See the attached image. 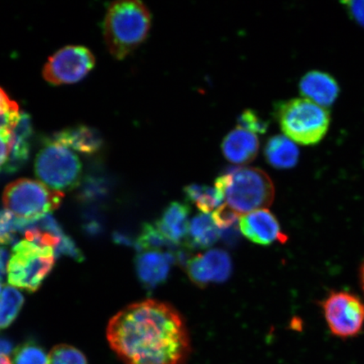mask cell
Returning <instances> with one entry per match:
<instances>
[{
    "mask_svg": "<svg viewBox=\"0 0 364 364\" xmlns=\"http://www.w3.org/2000/svg\"><path fill=\"white\" fill-rule=\"evenodd\" d=\"M13 144L12 132H0V171L6 169Z\"/></svg>",
    "mask_w": 364,
    "mask_h": 364,
    "instance_id": "cell-28",
    "label": "cell"
},
{
    "mask_svg": "<svg viewBox=\"0 0 364 364\" xmlns=\"http://www.w3.org/2000/svg\"><path fill=\"white\" fill-rule=\"evenodd\" d=\"M325 318L332 334L351 338L361 331L364 322V304L348 292H334L323 303Z\"/></svg>",
    "mask_w": 364,
    "mask_h": 364,
    "instance_id": "cell-9",
    "label": "cell"
},
{
    "mask_svg": "<svg viewBox=\"0 0 364 364\" xmlns=\"http://www.w3.org/2000/svg\"><path fill=\"white\" fill-rule=\"evenodd\" d=\"M170 245L172 244L159 231L156 224L145 225L136 243L140 252L162 250L164 247H169Z\"/></svg>",
    "mask_w": 364,
    "mask_h": 364,
    "instance_id": "cell-23",
    "label": "cell"
},
{
    "mask_svg": "<svg viewBox=\"0 0 364 364\" xmlns=\"http://www.w3.org/2000/svg\"><path fill=\"white\" fill-rule=\"evenodd\" d=\"M21 114L18 104L0 87V132H12L15 129Z\"/></svg>",
    "mask_w": 364,
    "mask_h": 364,
    "instance_id": "cell-22",
    "label": "cell"
},
{
    "mask_svg": "<svg viewBox=\"0 0 364 364\" xmlns=\"http://www.w3.org/2000/svg\"><path fill=\"white\" fill-rule=\"evenodd\" d=\"M240 229L255 244L269 245L276 241L284 243L287 236L282 233L279 221L267 209H262L241 216Z\"/></svg>",
    "mask_w": 364,
    "mask_h": 364,
    "instance_id": "cell-11",
    "label": "cell"
},
{
    "mask_svg": "<svg viewBox=\"0 0 364 364\" xmlns=\"http://www.w3.org/2000/svg\"><path fill=\"white\" fill-rule=\"evenodd\" d=\"M361 283L364 290V262L361 269Z\"/></svg>",
    "mask_w": 364,
    "mask_h": 364,
    "instance_id": "cell-34",
    "label": "cell"
},
{
    "mask_svg": "<svg viewBox=\"0 0 364 364\" xmlns=\"http://www.w3.org/2000/svg\"><path fill=\"white\" fill-rule=\"evenodd\" d=\"M33 133V129L29 115L21 112L20 120L15 129L12 131V149L10 159H9L4 171H16L28 159Z\"/></svg>",
    "mask_w": 364,
    "mask_h": 364,
    "instance_id": "cell-17",
    "label": "cell"
},
{
    "mask_svg": "<svg viewBox=\"0 0 364 364\" xmlns=\"http://www.w3.org/2000/svg\"><path fill=\"white\" fill-rule=\"evenodd\" d=\"M215 186L224 196L226 206L237 215L267 209L274 200L270 177L257 168H236L218 177Z\"/></svg>",
    "mask_w": 364,
    "mask_h": 364,
    "instance_id": "cell-3",
    "label": "cell"
},
{
    "mask_svg": "<svg viewBox=\"0 0 364 364\" xmlns=\"http://www.w3.org/2000/svg\"><path fill=\"white\" fill-rule=\"evenodd\" d=\"M13 351V345L7 339L0 338V356H8Z\"/></svg>",
    "mask_w": 364,
    "mask_h": 364,
    "instance_id": "cell-32",
    "label": "cell"
},
{
    "mask_svg": "<svg viewBox=\"0 0 364 364\" xmlns=\"http://www.w3.org/2000/svg\"><path fill=\"white\" fill-rule=\"evenodd\" d=\"M240 127L247 129L255 134L265 133L267 129V124L259 117L252 111H245L239 118Z\"/></svg>",
    "mask_w": 364,
    "mask_h": 364,
    "instance_id": "cell-27",
    "label": "cell"
},
{
    "mask_svg": "<svg viewBox=\"0 0 364 364\" xmlns=\"http://www.w3.org/2000/svg\"><path fill=\"white\" fill-rule=\"evenodd\" d=\"M17 218L11 212L0 211V245L10 244L16 229Z\"/></svg>",
    "mask_w": 364,
    "mask_h": 364,
    "instance_id": "cell-26",
    "label": "cell"
},
{
    "mask_svg": "<svg viewBox=\"0 0 364 364\" xmlns=\"http://www.w3.org/2000/svg\"><path fill=\"white\" fill-rule=\"evenodd\" d=\"M9 261H10V257H9L7 250L0 247V280H2L4 275H6Z\"/></svg>",
    "mask_w": 364,
    "mask_h": 364,
    "instance_id": "cell-31",
    "label": "cell"
},
{
    "mask_svg": "<svg viewBox=\"0 0 364 364\" xmlns=\"http://www.w3.org/2000/svg\"><path fill=\"white\" fill-rule=\"evenodd\" d=\"M24 297L16 288L6 286L0 297V330L6 329L16 320L21 311Z\"/></svg>",
    "mask_w": 364,
    "mask_h": 364,
    "instance_id": "cell-21",
    "label": "cell"
},
{
    "mask_svg": "<svg viewBox=\"0 0 364 364\" xmlns=\"http://www.w3.org/2000/svg\"><path fill=\"white\" fill-rule=\"evenodd\" d=\"M265 156L268 163L277 169H290L297 164L299 151L288 136L277 135L268 140Z\"/></svg>",
    "mask_w": 364,
    "mask_h": 364,
    "instance_id": "cell-18",
    "label": "cell"
},
{
    "mask_svg": "<svg viewBox=\"0 0 364 364\" xmlns=\"http://www.w3.org/2000/svg\"><path fill=\"white\" fill-rule=\"evenodd\" d=\"M349 10L359 24L364 26V1L349 2Z\"/></svg>",
    "mask_w": 364,
    "mask_h": 364,
    "instance_id": "cell-30",
    "label": "cell"
},
{
    "mask_svg": "<svg viewBox=\"0 0 364 364\" xmlns=\"http://www.w3.org/2000/svg\"><path fill=\"white\" fill-rule=\"evenodd\" d=\"M2 285L1 284H0V297H1V294H2Z\"/></svg>",
    "mask_w": 364,
    "mask_h": 364,
    "instance_id": "cell-35",
    "label": "cell"
},
{
    "mask_svg": "<svg viewBox=\"0 0 364 364\" xmlns=\"http://www.w3.org/2000/svg\"><path fill=\"white\" fill-rule=\"evenodd\" d=\"M185 193L189 201L195 203L196 207L206 215L216 211L225 203L224 196L216 186L212 188L205 186L191 185L185 189Z\"/></svg>",
    "mask_w": 364,
    "mask_h": 364,
    "instance_id": "cell-20",
    "label": "cell"
},
{
    "mask_svg": "<svg viewBox=\"0 0 364 364\" xmlns=\"http://www.w3.org/2000/svg\"><path fill=\"white\" fill-rule=\"evenodd\" d=\"M57 255H65L75 259L76 261L81 262L83 260V255H82L80 249L76 247L75 243L70 237L63 236L60 244L56 248Z\"/></svg>",
    "mask_w": 364,
    "mask_h": 364,
    "instance_id": "cell-29",
    "label": "cell"
},
{
    "mask_svg": "<svg viewBox=\"0 0 364 364\" xmlns=\"http://www.w3.org/2000/svg\"><path fill=\"white\" fill-rule=\"evenodd\" d=\"M48 364H88L83 353L73 346L60 344L48 354Z\"/></svg>",
    "mask_w": 364,
    "mask_h": 364,
    "instance_id": "cell-25",
    "label": "cell"
},
{
    "mask_svg": "<svg viewBox=\"0 0 364 364\" xmlns=\"http://www.w3.org/2000/svg\"><path fill=\"white\" fill-rule=\"evenodd\" d=\"M220 229L212 215L201 213L190 222L188 241L194 247L206 249L220 238Z\"/></svg>",
    "mask_w": 364,
    "mask_h": 364,
    "instance_id": "cell-19",
    "label": "cell"
},
{
    "mask_svg": "<svg viewBox=\"0 0 364 364\" xmlns=\"http://www.w3.org/2000/svg\"><path fill=\"white\" fill-rule=\"evenodd\" d=\"M35 174L49 188L63 193L80 184L82 164L73 150L53 141L36 156Z\"/></svg>",
    "mask_w": 364,
    "mask_h": 364,
    "instance_id": "cell-7",
    "label": "cell"
},
{
    "mask_svg": "<svg viewBox=\"0 0 364 364\" xmlns=\"http://www.w3.org/2000/svg\"><path fill=\"white\" fill-rule=\"evenodd\" d=\"M14 364H48V355L33 341H27L14 352Z\"/></svg>",
    "mask_w": 364,
    "mask_h": 364,
    "instance_id": "cell-24",
    "label": "cell"
},
{
    "mask_svg": "<svg viewBox=\"0 0 364 364\" xmlns=\"http://www.w3.org/2000/svg\"><path fill=\"white\" fill-rule=\"evenodd\" d=\"M282 131L294 143L315 145L325 138L331 124L330 112L306 98L290 100L277 109Z\"/></svg>",
    "mask_w": 364,
    "mask_h": 364,
    "instance_id": "cell-4",
    "label": "cell"
},
{
    "mask_svg": "<svg viewBox=\"0 0 364 364\" xmlns=\"http://www.w3.org/2000/svg\"><path fill=\"white\" fill-rule=\"evenodd\" d=\"M232 269L231 261L221 250H211L191 258L186 264L190 279L194 284L204 287L210 283H222L229 279Z\"/></svg>",
    "mask_w": 364,
    "mask_h": 364,
    "instance_id": "cell-10",
    "label": "cell"
},
{
    "mask_svg": "<svg viewBox=\"0 0 364 364\" xmlns=\"http://www.w3.org/2000/svg\"><path fill=\"white\" fill-rule=\"evenodd\" d=\"M54 264V248L22 240L14 247L8 263L9 284L34 293L51 272Z\"/></svg>",
    "mask_w": 364,
    "mask_h": 364,
    "instance_id": "cell-5",
    "label": "cell"
},
{
    "mask_svg": "<svg viewBox=\"0 0 364 364\" xmlns=\"http://www.w3.org/2000/svg\"><path fill=\"white\" fill-rule=\"evenodd\" d=\"M190 209L188 205L174 202L164 211L156 223L158 229L172 245L184 243L188 238Z\"/></svg>",
    "mask_w": 364,
    "mask_h": 364,
    "instance_id": "cell-15",
    "label": "cell"
},
{
    "mask_svg": "<svg viewBox=\"0 0 364 364\" xmlns=\"http://www.w3.org/2000/svg\"><path fill=\"white\" fill-rule=\"evenodd\" d=\"M222 150L228 161L240 165L247 164L257 156L259 140L257 134L238 127L225 136Z\"/></svg>",
    "mask_w": 364,
    "mask_h": 364,
    "instance_id": "cell-14",
    "label": "cell"
},
{
    "mask_svg": "<svg viewBox=\"0 0 364 364\" xmlns=\"http://www.w3.org/2000/svg\"><path fill=\"white\" fill-rule=\"evenodd\" d=\"M174 257L162 250H145L136 258L135 266L139 279L148 289L156 288L169 275Z\"/></svg>",
    "mask_w": 364,
    "mask_h": 364,
    "instance_id": "cell-12",
    "label": "cell"
},
{
    "mask_svg": "<svg viewBox=\"0 0 364 364\" xmlns=\"http://www.w3.org/2000/svg\"><path fill=\"white\" fill-rule=\"evenodd\" d=\"M93 53L83 46H68L48 58L43 68L46 81L53 85L75 84L95 66Z\"/></svg>",
    "mask_w": 364,
    "mask_h": 364,
    "instance_id": "cell-8",
    "label": "cell"
},
{
    "mask_svg": "<svg viewBox=\"0 0 364 364\" xmlns=\"http://www.w3.org/2000/svg\"><path fill=\"white\" fill-rule=\"evenodd\" d=\"M63 193L56 192L42 182L18 179L9 184L3 194L6 210L22 220H33L60 207Z\"/></svg>",
    "mask_w": 364,
    "mask_h": 364,
    "instance_id": "cell-6",
    "label": "cell"
},
{
    "mask_svg": "<svg viewBox=\"0 0 364 364\" xmlns=\"http://www.w3.org/2000/svg\"><path fill=\"white\" fill-rule=\"evenodd\" d=\"M54 141L71 150L85 154L97 153L103 144L98 131L84 125L59 132L54 136Z\"/></svg>",
    "mask_w": 364,
    "mask_h": 364,
    "instance_id": "cell-16",
    "label": "cell"
},
{
    "mask_svg": "<svg viewBox=\"0 0 364 364\" xmlns=\"http://www.w3.org/2000/svg\"><path fill=\"white\" fill-rule=\"evenodd\" d=\"M151 27V15L140 1L113 2L104 21V38L109 52L124 59L142 44Z\"/></svg>",
    "mask_w": 364,
    "mask_h": 364,
    "instance_id": "cell-2",
    "label": "cell"
},
{
    "mask_svg": "<svg viewBox=\"0 0 364 364\" xmlns=\"http://www.w3.org/2000/svg\"><path fill=\"white\" fill-rule=\"evenodd\" d=\"M299 91L303 98L327 108L338 99L340 88L333 77L315 70L307 73L300 80Z\"/></svg>",
    "mask_w": 364,
    "mask_h": 364,
    "instance_id": "cell-13",
    "label": "cell"
},
{
    "mask_svg": "<svg viewBox=\"0 0 364 364\" xmlns=\"http://www.w3.org/2000/svg\"><path fill=\"white\" fill-rule=\"evenodd\" d=\"M0 364H13L8 356H0Z\"/></svg>",
    "mask_w": 364,
    "mask_h": 364,
    "instance_id": "cell-33",
    "label": "cell"
},
{
    "mask_svg": "<svg viewBox=\"0 0 364 364\" xmlns=\"http://www.w3.org/2000/svg\"><path fill=\"white\" fill-rule=\"evenodd\" d=\"M107 338L124 364H185L191 343L183 318L169 304L147 299L109 322Z\"/></svg>",
    "mask_w": 364,
    "mask_h": 364,
    "instance_id": "cell-1",
    "label": "cell"
}]
</instances>
